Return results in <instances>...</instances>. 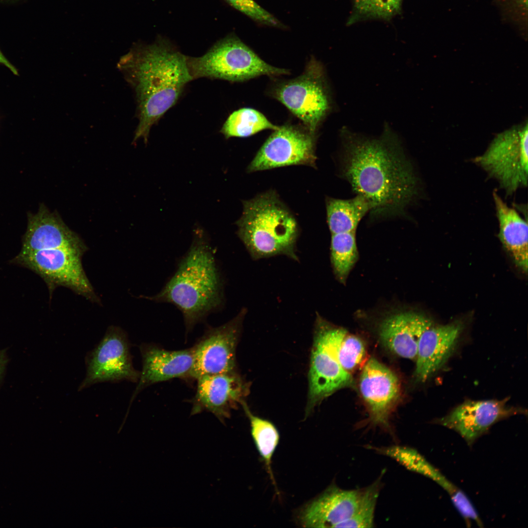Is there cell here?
<instances>
[{"label": "cell", "mask_w": 528, "mask_h": 528, "mask_svg": "<svg viewBox=\"0 0 528 528\" xmlns=\"http://www.w3.org/2000/svg\"><path fill=\"white\" fill-rule=\"evenodd\" d=\"M342 175L369 202L374 217L402 215L418 195V179L399 138L387 124L377 138L344 127Z\"/></svg>", "instance_id": "1"}, {"label": "cell", "mask_w": 528, "mask_h": 528, "mask_svg": "<svg viewBox=\"0 0 528 528\" xmlns=\"http://www.w3.org/2000/svg\"><path fill=\"white\" fill-rule=\"evenodd\" d=\"M117 66L135 96L138 124L133 141L141 138L146 142L152 127L176 104L193 80L187 56L160 38L132 49Z\"/></svg>", "instance_id": "2"}, {"label": "cell", "mask_w": 528, "mask_h": 528, "mask_svg": "<svg viewBox=\"0 0 528 528\" xmlns=\"http://www.w3.org/2000/svg\"><path fill=\"white\" fill-rule=\"evenodd\" d=\"M223 278L204 232L195 230L190 247L160 292L148 299L168 303L182 313L188 332L224 301Z\"/></svg>", "instance_id": "3"}, {"label": "cell", "mask_w": 528, "mask_h": 528, "mask_svg": "<svg viewBox=\"0 0 528 528\" xmlns=\"http://www.w3.org/2000/svg\"><path fill=\"white\" fill-rule=\"evenodd\" d=\"M238 235L255 260L279 255L298 260L295 219L273 192L243 202Z\"/></svg>", "instance_id": "4"}, {"label": "cell", "mask_w": 528, "mask_h": 528, "mask_svg": "<svg viewBox=\"0 0 528 528\" xmlns=\"http://www.w3.org/2000/svg\"><path fill=\"white\" fill-rule=\"evenodd\" d=\"M380 478L364 488L344 490L331 485L307 505L300 516L307 528H372Z\"/></svg>", "instance_id": "5"}, {"label": "cell", "mask_w": 528, "mask_h": 528, "mask_svg": "<svg viewBox=\"0 0 528 528\" xmlns=\"http://www.w3.org/2000/svg\"><path fill=\"white\" fill-rule=\"evenodd\" d=\"M187 63L193 80L207 78L240 82L262 75L289 73L264 62L234 35L219 41L201 56H187Z\"/></svg>", "instance_id": "6"}, {"label": "cell", "mask_w": 528, "mask_h": 528, "mask_svg": "<svg viewBox=\"0 0 528 528\" xmlns=\"http://www.w3.org/2000/svg\"><path fill=\"white\" fill-rule=\"evenodd\" d=\"M314 329L306 415L325 397L349 386L352 380L351 374L341 367L338 358L339 346L348 331L330 324L318 314Z\"/></svg>", "instance_id": "7"}, {"label": "cell", "mask_w": 528, "mask_h": 528, "mask_svg": "<svg viewBox=\"0 0 528 528\" xmlns=\"http://www.w3.org/2000/svg\"><path fill=\"white\" fill-rule=\"evenodd\" d=\"M274 96L314 134L332 108L324 70L314 60L301 75L280 84Z\"/></svg>", "instance_id": "8"}, {"label": "cell", "mask_w": 528, "mask_h": 528, "mask_svg": "<svg viewBox=\"0 0 528 528\" xmlns=\"http://www.w3.org/2000/svg\"><path fill=\"white\" fill-rule=\"evenodd\" d=\"M528 134L527 124L501 133L482 155L474 159L508 195L528 186Z\"/></svg>", "instance_id": "9"}, {"label": "cell", "mask_w": 528, "mask_h": 528, "mask_svg": "<svg viewBox=\"0 0 528 528\" xmlns=\"http://www.w3.org/2000/svg\"><path fill=\"white\" fill-rule=\"evenodd\" d=\"M84 253L69 248L20 252L12 262L26 267L41 276L46 283L50 293L56 287L63 286L95 301L97 297L81 263Z\"/></svg>", "instance_id": "10"}, {"label": "cell", "mask_w": 528, "mask_h": 528, "mask_svg": "<svg viewBox=\"0 0 528 528\" xmlns=\"http://www.w3.org/2000/svg\"><path fill=\"white\" fill-rule=\"evenodd\" d=\"M242 309L232 320L208 328L192 347L193 360L190 377L236 371V350L245 314Z\"/></svg>", "instance_id": "11"}, {"label": "cell", "mask_w": 528, "mask_h": 528, "mask_svg": "<svg viewBox=\"0 0 528 528\" xmlns=\"http://www.w3.org/2000/svg\"><path fill=\"white\" fill-rule=\"evenodd\" d=\"M86 375L80 391L97 383L127 380L137 382L140 372L132 365L126 333L111 326L98 345L87 356Z\"/></svg>", "instance_id": "12"}, {"label": "cell", "mask_w": 528, "mask_h": 528, "mask_svg": "<svg viewBox=\"0 0 528 528\" xmlns=\"http://www.w3.org/2000/svg\"><path fill=\"white\" fill-rule=\"evenodd\" d=\"M306 127L289 124L274 130L248 167L249 172L292 165L315 164V137Z\"/></svg>", "instance_id": "13"}, {"label": "cell", "mask_w": 528, "mask_h": 528, "mask_svg": "<svg viewBox=\"0 0 528 528\" xmlns=\"http://www.w3.org/2000/svg\"><path fill=\"white\" fill-rule=\"evenodd\" d=\"M508 400H467L438 419V423L457 432L471 446L495 423L525 414L524 409L507 405Z\"/></svg>", "instance_id": "14"}, {"label": "cell", "mask_w": 528, "mask_h": 528, "mask_svg": "<svg viewBox=\"0 0 528 528\" xmlns=\"http://www.w3.org/2000/svg\"><path fill=\"white\" fill-rule=\"evenodd\" d=\"M359 384L370 421L388 428L390 414L401 396L397 376L376 359L371 357L363 368Z\"/></svg>", "instance_id": "15"}, {"label": "cell", "mask_w": 528, "mask_h": 528, "mask_svg": "<svg viewBox=\"0 0 528 528\" xmlns=\"http://www.w3.org/2000/svg\"><path fill=\"white\" fill-rule=\"evenodd\" d=\"M197 380L192 414L207 411L221 421L244 401L249 391L248 384L236 371L205 375Z\"/></svg>", "instance_id": "16"}, {"label": "cell", "mask_w": 528, "mask_h": 528, "mask_svg": "<svg viewBox=\"0 0 528 528\" xmlns=\"http://www.w3.org/2000/svg\"><path fill=\"white\" fill-rule=\"evenodd\" d=\"M69 248L85 252L86 247L79 236L71 230L55 212L41 204L37 214L28 213L26 231L21 252Z\"/></svg>", "instance_id": "17"}, {"label": "cell", "mask_w": 528, "mask_h": 528, "mask_svg": "<svg viewBox=\"0 0 528 528\" xmlns=\"http://www.w3.org/2000/svg\"><path fill=\"white\" fill-rule=\"evenodd\" d=\"M140 352L142 369L129 408L136 395L144 388L175 378L190 377L192 367V347L169 351L154 345L143 344L140 347Z\"/></svg>", "instance_id": "18"}, {"label": "cell", "mask_w": 528, "mask_h": 528, "mask_svg": "<svg viewBox=\"0 0 528 528\" xmlns=\"http://www.w3.org/2000/svg\"><path fill=\"white\" fill-rule=\"evenodd\" d=\"M461 330V324L452 323L432 325L423 331L416 358L417 380L425 382L444 364L454 352Z\"/></svg>", "instance_id": "19"}, {"label": "cell", "mask_w": 528, "mask_h": 528, "mask_svg": "<svg viewBox=\"0 0 528 528\" xmlns=\"http://www.w3.org/2000/svg\"><path fill=\"white\" fill-rule=\"evenodd\" d=\"M432 325L430 320L414 312H401L387 318L380 324L379 336L382 343L398 356L416 358L420 337Z\"/></svg>", "instance_id": "20"}, {"label": "cell", "mask_w": 528, "mask_h": 528, "mask_svg": "<svg viewBox=\"0 0 528 528\" xmlns=\"http://www.w3.org/2000/svg\"><path fill=\"white\" fill-rule=\"evenodd\" d=\"M496 216L499 224L498 237L511 255L516 265L528 270V226L514 208L509 207L495 191L493 192Z\"/></svg>", "instance_id": "21"}, {"label": "cell", "mask_w": 528, "mask_h": 528, "mask_svg": "<svg viewBox=\"0 0 528 528\" xmlns=\"http://www.w3.org/2000/svg\"><path fill=\"white\" fill-rule=\"evenodd\" d=\"M326 209L328 225L332 234L355 231L359 223L371 211V208L365 197L357 194L350 199L329 198Z\"/></svg>", "instance_id": "22"}, {"label": "cell", "mask_w": 528, "mask_h": 528, "mask_svg": "<svg viewBox=\"0 0 528 528\" xmlns=\"http://www.w3.org/2000/svg\"><path fill=\"white\" fill-rule=\"evenodd\" d=\"M261 112L250 108L233 112L223 124L220 132L226 138L246 137L264 130L277 129Z\"/></svg>", "instance_id": "23"}, {"label": "cell", "mask_w": 528, "mask_h": 528, "mask_svg": "<svg viewBox=\"0 0 528 528\" xmlns=\"http://www.w3.org/2000/svg\"><path fill=\"white\" fill-rule=\"evenodd\" d=\"M250 422L251 432L257 449L264 461L267 472L274 483L271 470V459L279 440V434L269 421L254 415L245 401L242 404Z\"/></svg>", "instance_id": "24"}, {"label": "cell", "mask_w": 528, "mask_h": 528, "mask_svg": "<svg viewBox=\"0 0 528 528\" xmlns=\"http://www.w3.org/2000/svg\"><path fill=\"white\" fill-rule=\"evenodd\" d=\"M330 246L334 272L344 283L358 259L355 231L331 234Z\"/></svg>", "instance_id": "25"}, {"label": "cell", "mask_w": 528, "mask_h": 528, "mask_svg": "<svg viewBox=\"0 0 528 528\" xmlns=\"http://www.w3.org/2000/svg\"><path fill=\"white\" fill-rule=\"evenodd\" d=\"M378 453L394 459L408 469L428 477L439 484L445 477L417 450L408 447L392 446L374 447Z\"/></svg>", "instance_id": "26"}, {"label": "cell", "mask_w": 528, "mask_h": 528, "mask_svg": "<svg viewBox=\"0 0 528 528\" xmlns=\"http://www.w3.org/2000/svg\"><path fill=\"white\" fill-rule=\"evenodd\" d=\"M402 0H354L351 21L364 19L388 20L399 13Z\"/></svg>", "instance_id": "27"}, {"label": "cell", "mask_w": 528, "mask_h": 528, "mask_svg": "<svg viewBox=\"0 0 528 528\" xmlns=\"http://www.w3.org/2000/svg\"><path fill=\"white\" fill-rule=\"evenodd\" d=\"M366 350L362 341L348 332L339 346L338 358L341 367L350 373L356 368L365 357Z\"/></svg>", "instance_id": "28"}, {"label": "cell", "mask_w": 528, "mask_h": 528, "mask_svg": "<svg viewBox=\"0 0 528 528\" xmlns=\"http://www.w3.org/2000/svg\"><path fill=\"white\" fill-rule=\"evenodd\" d=\"M234 8L257 22L270 26L282 27V24L254 0H225Z\"/></svg>", "instance_id": "29"}, {"label": "cell", "mask_w": 528, "mask_h": 528, "mask_svg": "<svg viewBox=\"0 0 528 528\" xmlns=\"http://www.w3.org/2000/svg\"><path fill=\"white\" fill-rule=\"evenodd\" d=\"M8 359L5 350H0V382L1 380Z\"/></svg>", "instance_id": "30"}, {"label": "cell", "mask_w": 528, "mask_h": 528, "mask_svg": "<svg viewBox=\"0 0 528 528\" xmlns=\"http://www.w3.org/2000/svg\"><path fill=\"white\" fill-rule=\"evenodd\" d=\"M0 63L8 67L15 75H18L17 69L5 57L0 50Z\"/></svg>", "instance_id": "31"}, {"label": "cell", "mask_w": 528, "mask_h": 528, "mask_svg": "<svg viewBox=\"0 0 528 528\" xmlns=\"http://www.w3.org/2000/svg\"><path fill=\"white\" fill-rule=\"evenodd\" d=\"M516 0L519 3H520L522 5L524 6L525 8H527V6H528V0Z\"/></svg>", "instance_id": "32"}]
</instances>
